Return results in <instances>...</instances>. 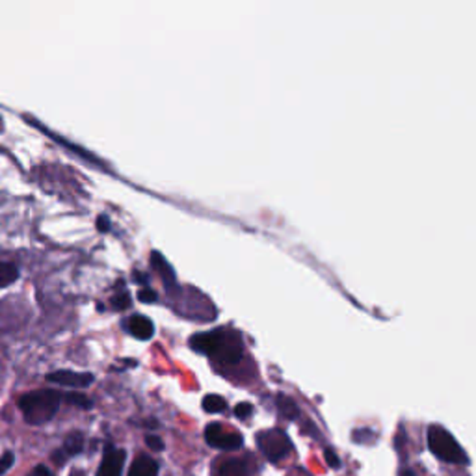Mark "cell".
I'll use <instances>...</instances> for the list:
<instances>
[{
  "instance_id": "obj_1",
  "label": "cell",
  "mask_w": 476,
  "mask_h": 476,
  "mask_svg": "<svg viewBox=\"0 0 476 476\" xmlns=\"http://www.w3.org/2000/svg\"><path fill=\"white\" fill-rule=\"evenodd\" d=\"M190 346L195 352L205 353L218 363L224 365H236L241 363L244 357V345L241 333L227 326L192 335Z\"/></svg>"
},
{
  "instance_id": "obj_2",
  "label": "cell",
  "mask_w": 476,
  "mask_h": 476,
  "mask_svg": "<svg viewBox=\"0 0 476 476\" xmlns=\"http://www.w3.org/2000/svg\"><path fill=\"white\" fill-rule=\"evenodd\" d=\"M64 401V394L54 389H39L30 391L19 399L17 406L21 409L25 421L28 424L39 426L49 423L52 416L58 413L60 404Z\"/></svg>"
},
{
  "instance_id": "obj_3",
  "label": "cell",
  "mask_w": 476,
  "mask_h": 476,
  "mask_svg": "<svg viewBox=\"0 0 476 476\" xmlns=\"http://www.w3.org/2000/svg\"><path fill=\"white\" fill-rule=\"evenodd\" d=\"M428 447L440 460L448 464H465L467 456L462 445L454 440V435L440 424L428 428Z\"/></svg>"
},
{
  "instance_id": "obj_4",
  "label": "cell",
  "mask_w": 476,
  "mask_h": 476,
  "mask_svg": "<svg viewBox=\"0 0 476 476\" xmlns=\"http://www.w3.org/2000/svg\"><path fill=\"white\" fill-rule=\"evenodd\" d=\"M257 445H259L263 454L274 464L282 462L292 448L289 435L283 430H277V428L263 430L257 433Z\"/></svg>"
},
{
  "instance_id": "obj_5",
  "label": "cell",
  "mask_w": 476,
  "mask_h": 476,
  "mask_svg": "<svg viewBox=\"0 0 476 476\" xmlns=\"http://www.w3.org/2000/svg\"><path fill=\"white\" fill-rule=\"evenodd\" d=\"M205 441L218 450H238L244 445L242 435L234 432V430H227L224 424L220 423H210L205 428Z\"/></svg>"
},
{
  "instance_id": "obj_6",
  "label": "cell",
  "mask_w": 476,
  "mask_h": 476,
  "mask_svg": "<svg viewBox=\"0 0 476 476\" xmlns=\"http://www.w3.org/2000/svg\"><path fill=\"white\" fill-rule=\"evenodd\" d=\"M93 374L91 372H76V370H54L47 374V382L62 385V387H76V389H84L93 384Z\"/></svg>"
},
{
  "instance_id": "obj_7",
  "label": "cell",
  "mask_w": 476,
  "mask_h": 476,
  "mask_svg": "<svg viewBox=\"0 0 476 476\" xmlns=\"http://www.w3.org/2000/svg\"><path fill=\"white\" fill-rule=\"evenodd\" d=\"M125 458H127V452L123 448H115L114 445L108 443L105 447L103 462L101 465H99L97 476H122L123 467H125Z\"/></svg>"
},
{
  "instance_id": "obj_8",
  "label": "cell",
  "mask_w": 476,
  "mask_h": 476,
  "mask_svg": "<svg viewBox=\"0 0 476 476\" xmlns=\"http://www.w3.org/2000/svg\"><path fill=\"white\" fill-rule=\"evenodd\" d=\"M84 448V435L83 432H71L67 438L64 440V445L56 448L52 454H51V458L56 465H64L69 458H75V456H78L83 452Z\"/></svg>"
},
{
  "instance_id": "obj_9",
  "label": "cell",
  "mask_w": 476,
  "mask_h": 476,
  "mask_svg": "<svg viewBox=\"0 0 476 476\" xmlns=\"http://www.w3.org/2000/svg\"><path fill=\"white\" fill-rule=\"evenodd\" d=\"M125 329L138 341H149L155 335V324L151 319L144 314H132L129 316V321L125 322Z\"/></svg>"
},
{
  "instance_id": "obj_10",
  "label": "cell",
  "mask_w": 476,
  "mask_h": 476,
  "mask_svg": "<svg viewBox=\"0 0 476 476\" xmlns=\"http://www.w3.org/2000/svg\"><path fill=\"white\" fill-rule=\"evenodd\" d=\"M151 266L158 272V275L163 277L164 285L170 287H177V275L171 268V265L166 261V257L161 251H153L151 253Z\"/></svg>"
},
{
  "instance_id": "obj_11",
  "label": "cell",
  "mask_w": 476,
  "mask_h": 476,
  "mask_svg": "<svg viewBox=\"0 0 476 476\" xmlns=\"http://www.w3.org/2000/svg\"><path fill=\"white\" fill-rule=\"evenodd\" d=\"M129 476H158V464L151 456H138L129 469Z\"/></svg>"
},
{
  "instance_id": "obj_12",
  "label": "cell",
  "mask_w": 476,
  "mask_h": 476,
  "mask_svg": "<svg viewBox=\"0 0 476 476\" xmlns=\"http://www.w3.org/2000/svg\"><path fill=\"white\" fill-rule=\"evenodd\" d=\"M214 476H248V467L242 460H227L218 465Z\"/></svg>"
},
{
  "instance_id": "obj_13",
  "label": "cell",
  "mask_w": 476,
  "mask_h": 476,
  "mask_svg": "<svg viewBox=\"0 0 476 476\" xmlns=\"http://www.w3.org/2000/svg\"><path fill=\"white\" fill-rule=\"evenodd\" d=\"M19 275H21V272H19L17 265L0 261V289L13 285L19 280Z\"/></svg>"
},
{
  "instance_id": "obj_14",
  "label": "cell",
  "mask_w": 476,
  "mask_h": 476,
  "mask_svg": "<svg viewBox=\"0 0 476 476\" xmlns=\"http://www.w3.org/2000/svg\"><path fill=\"white\" fill-rule=\"evenodd\" d=\"M36 127H39V129H42V131H45L51 138H54V140H58L60 144H64L66 147H71V151H75L76 155H81V156H84V158H88V161L90 163H95V164H99V166H101V161H99V158L95 156V155H91L90 151H86L84 147H78V146H73L71 142H67V140H62V138H60L56 132H51V131H47L44 125H39V123H34Z\"/></svg>"
},
{
  "instance_id": "obj_15",
  "label": "cell",
  "mask_w": 476,
  "mask_h": 476,
  "mask_svg": "<svg viewBox=\"0 0 476 476\" xmlns=\"http://www.w3.org/2000/svg\"><path fill=\"white\" fill-rule=\"evenodd\" d=\"M203 409L207 413H224L227 409V402L220 394H207L203 399Z\"/></svg>"
},
{
  "instance_id": "obj_16",
  "label": "cell",
  "mask_w": 476,
  "mask_h": 476,
  "mask_svg": "<svg viewBox=\"0 0 476 476\" xmlns=\"http://www.w3.org/2000/svg\"><path fill=\"white\" fill-rule=\"evenodd\" d=\"M275 401H277V409H280L282 415L287 416V419H296L298 413H300V411H298V406L294 404V401L289 399V396L277 394Z\"/></svg>"
},
{
  "instance_id": "obj_17",
  "label": "cell",
  "mask_w": 476,
  "mask_h": 476,
  "mask_svg": "<svg viewBox=\"0 0 476 476\" xmlns=\"http://www.w3.org/2000/svg\"><path fill=\"white\" fill-rule=\"evenodd\" d=\"M64 401L71 406H76L81 409H91L93 408V402L90 396H86L84 393H66L64 394Z\"/></svg>"
},
{
  "instance_id": "obj_18",
  "label": "cell",
  "mask_w": 476,
  "mask_h": 476,
  "mask_svg": "<svg viewBox=\"0 0 476 476\" xmlns=\"http://www.w3.org/2000/svg\"><path fill=\"white\" fill-rule=\"evenodd\" d=\"M110 305H112L114 309H117V311L127 309V307L131 305V294H129V290L117 292V294L112 298V300H110Z\"/></svg>"
},
{
  "instance_id": "obj_19",
  "label": "cell",
  "mask_w": 476,
  "mask_h": 476,
  "mask_svg": "<svg viewBox=\"0 0 476 476\" xmlns=\"http://www.w3.org/2000/svg\"><path fill=\"white\" fill-rule=\"evenodd\" d=\"M15 464V454L12 450H6L3 456H0V476L6 474Z\"/></svg>"
},
{
  "instance_id": "obj_20",
  "label": "cell",
  "mask_w": 476,
  "mask_h": 476,
  "mask_svg": "<svg viewBox=\"0 0 476 476\" xmlns=\"http://www.w3.org/2000/svg\"><path fill=\"white\" fill-rule=\"evenodd\" d=\"M138 300H140L142 304H155V302H158V294L153 289L144 287V289L138 290Z\"/></svg>"
},
{
  "instance_id": "obj_21",
  "label": "cell",
  "mask_w": 476,
  "mask_h": 476,
  "mask_svg": "<svg viewBox=\"0 0 476 476\" xmlns=\"http://www.w3.org/2000/svg\"><path fill=\"white\" fill-rule=\"evenodd\" d=\"M253 413V406L250 402H241V404H236L234 406V416L236 419H248V416H251Z\"/></svg>"
},
{
  "instance_id": "obj_22",
  "label": "cell",
  "mask_w": 476,
  "mask_h": 476,
  "mask_svg": "<svg viewBox=\"0 0 476 476\" xmlns=\"http://www.w3.org/2000/svg\"><path fill=\"white\" fill-rule=\"evenodd\" d=\"M146 443L155 452H163L164 450V441H163V438H158V435H153V433L146 435Z\"/></svg>"
},
{
  "instance_id": "obj_23",
  "label": "cell",
  "mask_w": 476,
  "mask_h": 476,
  "mask_svg": "<svg viewBox=\"0 0 476 476\" xmlns=\"http://www.w3.org/2000/svg\"><path fill=\"white\" fill-rule=\"evenodd\" d=\"M95 226L97 229L101 233H108L112 229V224H110V218L107 214H99L97 220H95Z\"/></svg>"
},
{
  "instance_id": "obj_24",
  "label": "cell",
  "mask_w": 476,
  "mask_h": 476,
  "mask_svg": "<svg viewBox=\"0 0 476 476\" xmlns=\"http://www.w3.org/2000/svg\"><path fill=\"white\" fill-rule=\"evenodd\" d=\"M28 476H54V472L45 465H36Z\"/></svg>"
},
{
  "instance_id": "obj_25",
  "label": "cell",
  "mask_w": 476,
  "mask_h": 476,
  "mask_svg": "<svg viewBox=\"0 0 476 476\" xmlns=\"http://www.w3.org/2000/svg\"><path fill=\"white\" fill-rule=\"evenodd\" d=\"M326 462H328V465L333 467V469H335V467H339V464H341L339 458H337V454H335L331 448H326Z\"/></svg>"
},
{
  "instance_id": "obj_26",
  "label": "cell",
  "mask_w": 476,
  "mask_h": 476,
  "mask_svg": "<svg viewBox=\"0 0 476 476\" xmlns=\"http://www.w3.org/2000/svg\"><path fill=\"white\" fill-rule=\"evenodd\" d=\"M132 280L136 282V283H140V285H144V283H147L149 282V277H147V274H140V272H132Z\"/></svg>"
}]
</instances>
